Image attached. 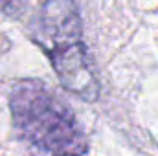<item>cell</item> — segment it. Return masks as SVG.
Listing matches in <instances>:
<instances>
[{
  "label": "cell",
  "mask_w": 158,
  "mask_h": 156,
  "mask_svg": "<svg viewBox=\"0 0 158 156\" xmlns=\"http://www.w3.org/2000/svg\"><path fill=\"white\" fill-rule=\"evenodd\" d=\"M28 0H0V11L6 15H17L22 11Z\"/></svg>",
  "instance_id": "4"
},
{
  "label": "cell",
  "mask_w": 158,
  "mask_h": 156,
  "mask_svg": "<svg viewBox=\"0 0 158 156\" xmlns=\"http://www.w3.org/2000/svg\"><path fill=\"white\" fill-rule=\"evenodd\" d=\"M37 24V39L44 50L81 39V17L74 0H46L40 7Z\"/></svg>",
  "instance_id": "3"
},
{
  "label": "cell",
  "mask_w": 158,
  "mask_h": 156,
  "mask_svg": "<svg viewBox=\"0 0 158 156\" xmlns=\"http://www.w3.org/2000/svg\"><path fill=\"white\" fill-rule=\"evenodd\" d=\"M11 116L19 136L50 154H83L86 140L74 114L37 81H24L11 92Z\"/></svg>",
  "instance_id": "1"
},
{
  "label": "cell",
  "mask_w": 158,
  "mask_h": 156,
  "mask_svg": "<svg viewBox=\"0 0 158 156\" xmlns=\"http://www.w3.org/2000/svg\"><path fill=\"white\" fill-rule=\"evenodd\" d=\"M46 51L63 88H66L70 94L79 96L85 101H94L98 97L99 83L88 50L81 40L64 42Z\"/></svg>",
  "instance_id": "2"
}]
</instances>
